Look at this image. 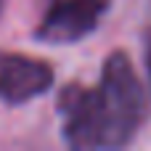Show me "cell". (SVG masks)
<instances>
[{
  "instance_id": "obj_1",
  "label": "cell",
  "mask_w": 151,
  "mask_h": 151,
  "mask_svg": "<svg viewBox=\"0 0 151 151\" xmlns=\"http://www.w3.org/2000/svg\"><path fill=\"white\" fill-rule=\"evenodd\" d=\"M61 138L74 151L122 149L146 119V90L127 53L106 56L93 88L66 85L58 96Z\"/></svg>"
},
{
  "instance_id": "obj_2",
  "label": "cell",
  "mask_w": 151,
  "mask_h": 151,
  "mask_svg": "<svg viewBox=\"0 0 151 151\" xmlns=\"http://www.w3.org/2000/svg\"><path fill=\"white\" fill-rule=\"evenodd\" d=\"M111 0H53L35 29V40L48 45H72L88 37Z\"/></svg>"
},
{
  "instance_id": "obj_3",
  "label": "cell",
  "mask_w": 151,
  "mask_h": 151,
  "mask_svg": "<svg viewBox=\"0 0 151 151\" xmlns=\"http://www.w3.org/2000/svg\"><path fill=\"white\" fill-rule=\"evenodd\" d=\"M56 82V72L48 61L27 53H0V101L19 106L42 93Z\"/></svg>"
},
{
  "instance_id": "obj_4",
  "label": "cell",
  "mask_w": 151,
  "mask_h": 151,
  "mask_svg": "<svg viewBox=\"0 0 151 151\" xmlns=\"http://www.w3.org/2000/svg\"><path fill=\"white\" fill-rule=\"evenodd\" d=\"M146 69H149V77H151V40H149V48H146Z\"/></svg>"
},
{
  "instance_id": "obj_5",
  "label": "cell",
  "mask_w": 151,
  "mask_h": 151,
  "mask_svg": "<svg viewBox=\"0 0 151 151\" xmlns=\"http://www.w3.org/2000/svg\"><path fill=\"white\" fill-rule=\"evenodd\" d=\"M3 5H5V0H0V13H3Z\"/></svg>"
}]
</instances>
